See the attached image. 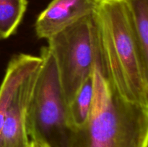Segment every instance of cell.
I'll use <instances>...</instances> for the list:
<instances>
[{
  "mask_svg": "<svg viewBox=\"0 0 148 147\" xmlns=\"http://www.w3.org/2000/svg\"><path fill=\"white\" fill-rule=\"evenodd\" d=\"M93 16L102 74L123 99L148 106V63L132 28L124 0H98Z\"/></svg>",
  "mask_w": 148,
  "mask_h": 147,
  "instance_id": "obj_1",
  "label": "cell"
},
{
  "mask_svg": "<svg viewBox=\"0 0 148 147\" xmlns=\"http://www.w3.org/2000/svg\"><path fill=\"white\" fill-rule=\"evenodd\" d=\"M99 63L92 70L90 115L72 130L67 147H147L148 106L123 99L104 77Z\"/></svg>",
  "mask_w": 148,
  "mask_h": 147,
  "instance_id": "obj_2",
  "label": "cell"
},
{
  "mask_svg": "<svg viewBox=\"0 0 148 147\" xmlns=\"http://www.w3.org/2000/svg\"><path fill=\"white\" fill-rule=\"evenodd\" d=\"M38 72L26 113L30 140L50 147H67L71 130L66 122V104L54 59L47 46L40 48Z\"/></svg>",
  "mask_w": 148,
  "mask_h": 147,
  "instance_id": "obj_3",
  "label": "cell"
},
{
  "mask_svg": "<svg viewBox=\"0 0 148 147\" xmlns=\"http://www.w3.org/2000/svg\"><path fill=\"white\" fill-rule=\"evenodd\" d=\"M47 41L67 106L92 75L95 65L99 63L101 69L99 37L93 14L51 36Z\"/></svg>",
  "mask_w": 148,
  "mask_h": 147,
  "instance_id": "obj_4",
  "label": "cell"
},
{
  "mask_svg": "<svg viewBox=\"0 0 148 147\" xmlns=\"http://www.w3.org/2000/svg\"><path fill=\"white\" fill-rule=\"evenodd\" d=\"M98 2V0H52L36 19V35L47 40L81 19L93 14Z\"/></svg>",
  "mask_w": 148,
  "mask_h": 147,
  "instance_id": "obj_5",
  "label": "cell"
},
{
  "mask_svg": "<svg viewBox=\"0 0 148 147\" xmlns=\"http://www.w3.org/2000/svg\"><path fill=\"white\" fill-rule=\"evenodd\" d=\"M38 71L31 74L14 94L0 133V147L28 146L30 138L26 127V113Z\"/></svg>",
  "mask_w": 148,
  "mask_h": 147,
  "instance_id": "obj_6",
  "label": "cell"
},
{
  "mask_svg": "<svg viewBox=\"0 0 148 147\" xmlns=\"http://www.w3.org/2000/svg\"><path fill=\"white\" fill-rule=\"evenodd\" d=\"M40 56L18 53L11 58L0 86V133L4 125L7 110L14 94L23 82L40 67Z\"/></svg>",
  "mask_w": 148,
  "mask_h": 147,
  "instance_id": "obj_7",
  "label": "cell"
},
{
  "mask_svg": "<svg viewBox=\"0 0 148 147\" xmlns=\"http://www.w3.org/2000/svg\"><path fill=\"white\" fill-rule=\"evenodd\" d=\"M93 92V78L91 75L66 106V122L71 131L81 128L88 121L92 109Z\"/></svg>",
  "mask_w": 148,
  "mask_h": 147,
  "instance_id": "obj_8",
  "label": "cell"
},
{
  "mask_svg": "<svg viewBox=\"0 0 148 147\" xmlns=\"http://www.w3.org/2000/svg\"><path fill=\"white\" fill-rule=\"evenodd\" d=\"M130 23L145 61L148 63V0H124Z\"/></svg>",
  "mask_w": 148,
  "mask_h": 147,
  "instance_id": "obj_9",
  "label": "cell"
},
{
  "mask_svg": "<svg viewBox=\"0 0 148 147\" xmlns=\"http://www.w3.org/2000/svg\"><path fill=\"white\" fill-rule=\"evenodd\" d=\"M27 7V0H0V40L17 32Z\"/></svg>",
  "mask_w": 148,
  "mask_h": 147,
  "instance_id": "obj_10",
  "label": "cell"
},
{
  "mask_svg": "<svg viewBox=\"0 0 148 147\" xmlns=\"http://www.w3.org/2000/svg\"><path fill=\"white\" fill-rule=\"evenodd\" d=\"M27 147H50V146L46 145V144L36 142V141H31V140H30V142H29L28 146H27Z\"/></svg>",
  "mask_w": 148,
  "mask_h": 147,
  "instance_id": "obj_11",
  "label": "cell"
}]
</instances>
